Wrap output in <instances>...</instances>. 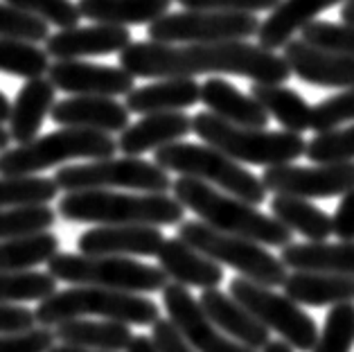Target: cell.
<instances>
[{
    "instance_id": "obj_52",
    "label": "cell",
    "mask_w": 354,
    "mask_h": 352,
    "mask_svg": "<svg viewBox=\"0 0 354 352\" xmlns=\"http://www.w3.org/2000/svg\"><path fill=\"white\" fill-rule=\"evenodd\" d=\"M50 352H106V350H91V348H80V346H68V343H62V346H53Z\"/></svg>"
},
{
    "instance_id": "obj_25",
    "label": "cell",
    "mask_w": 354,
    "mask_h": 352,
    "mask_svg": "<svg viewBox=\"0 0 354 352\" xmlns=\"http://www.w3.org/2000/svg\"><path fill=\"white\" fill-rule=\"evenodd\" d=\"M201 102L208 106L210 113L226 120L237 127L250 129H266L269 124V113L250 93H241L235 84H230L221 77H210L201 84Z\"/></svg>"
},
{
    "instance_id": "obj_2",
    "label": "cell",
    "mask_w": 354,
    "mask_h": 352,
    "mask_svg": "<svg viewBox=\"0 0 354 352\" xmlns=\"http://www.w3.org/2000/svg\"><path fill=\"white\" fill-rule=\"evenodd\" d=\"M171 192L185 210H192L203 224L217 228L221 233L239 235L275 248H284L293 242V233L287 226H282L273 214H264L255 205L214 190L210 183H203L198 178L178 176L171 183Z\"/></svg>"
},
{
    "instance_id": "obj_44",
    "label": "cell",
    "mask_w": 354,
    "mask_h": 352,
    "mask_svg": "<svg viewBox=\"0 0 354 352\" xmlns=\"http://www.w3.org/2000/svg\"><path fill=\"white\" fill-rule=\"evenodd\" d=\"M185 10L205 12H235V14H260L271 12L280 5V0H176Z\"/></svg>"
},
{
    "instance_id": "obj_13",
    "label": "cell",
    "mask_w": 354,
    "mask_h": 352,
    "mask_svg": "<svg viewBox=\"0 0 354 352\" xmlns=\"http://www.w3.org/2000/svg\"><path fill=\"white\" fill-rule=\"evenodd\" d=\"M266 192L300 196V199H332L343 196L354 187L352 163H325V165H275L266 167L260 176Z\"/></svg>"
},
{
    "instance_id": "obj_4",
    "label": "cell",
    "mask_w": 354,
    "mask_h": 352,
    "mask_svg": "<svg viewBox=\"0 0 354 352\" xmlns=\"http://www.w3.org/2000/svg\"><path fill=\"white\" fill-rule=\"evenodd\" d=\"M34 316L41 328H57L64 321L88 319V316H100L102 321L124 325H153L160 319V310L145 294L104 287H71L41 300Z\"/></svg>"
},
{
    "instance_id": "obj_35",
    "label": "cell",
    "mask_w": 354,
    "mask_h": 352,
    "mask_svg": "<svg viewBox=\"0 0 354 352\" xmlns=\"http://www.w3.org/2000/svg\"><path fill=\"white\" fill-rule=\"evenodd\" d=\"M48 53L37 48V43L0 37V73L37 80L48 73Z\"/></svg>"
},
{
    "instance_id": "obj_40",
    "label": "cell",
    "mask_w": 354,
    "mask_h": 352,
    "mask_svg": "<svg viewBox=\"0 0 354 352\" xmlns=\"http://www.w3.org/2000/svg\"><path fill=\"white\" fill-rule=\"evenodd\" d=\"M300 39L327 53L354 55V23L312 21L300 30Z\"/></svg>"
},
{
    "instance_id": "obj_37",
    "label": "cell",
    "mask_w": 354,
    "mask_h": 352,
    "mask_svg": "<svg viewBox=\"0 0 354 352\" xmlns=\"http://www.w3.org/2000/svg\"><path fill=\"white\" fill-rule=\"evenodd\" d=\"M57 224V212L50 205L0 208V239H16L48 233Z\"/></svg>"
},
{
    "instance_id": "obj_11",
    "label": "cell",
    "mask_w": 354,
    "mask_h": 352,
    "mask_svg": "<svg viewBox=\"0 0 354 352\" xmlns=\"http://www.w3.org/2000/svg\"><path fill=\"white\" fill-rule=\"evenodd\" d=\"M228 294L239 305H244L266 330L280 334V339L287 341L293 350L312 352L316 346V339L321 334L316 321L305 310H300V305L293 303L289 296L275 294L271 287H262L241 276L230 280Z\"/></svg>"
},
{
    "instance_id": "obj_18",
    "label": "cell",
    "mask_w": 354,
    "mask_h": 352,
    "mask_svg": "<svg viewBox=\"0 0 354 352\" xmlns=\"http://www.w3.org/2000/svg\"><path fill=\"white\" fill-rule=\"evenodd\" d=\"M127 46H131V32L122 25H88V28L59 30L46 39L48 57L64 62V59H84L102 55H120Z\"/></svg>"
},
{
    "instance_id": "obj_33",
    "label": "cell",
    "mask_w": 354,
    "mask_h": 352,
    "mask_svg": "<svg viewBox=\"0 0 354 352\" xmlns=\"http://www.w3.org/2000/svg\"><path fill=\"white\" fill-rule=\"evenodd\" d=\"M59 253V237L48 233H37L16 239H0V273L25 271L39 264H48Z\"/></svg>"
},
{
    "instance_id": "obj_50",
    "label": "cell",
    "mask_w": 354,
    "mask_h": 352,
    "mask_svg": "<svg viewBox=\"0 0 354 352\" xmlns=\"http://www.w3.org/2000/svg\"><path fill=\"white\" fill-rule=\"evenodd\" d=\"M260 352H296V350H293L287 341L278 339V341H269Z\"/></svg>"
},
{
    "instance_id": "obj_36",
    "label": "cell",
    "mask_w": 354,
    "mask_h": 352,
    "mask_svg": "<svg viewBox=\"0 0 354 352\" xmlns=\"http://www.w3.org/2000/svg\"><path fill=\"white\" fill-rule=\"evenodd\" d=\"M59 194L55 178L46 176H3L0 178V208L48 205Z\"/></svg>"
},
{
    "instance_id": "obj_26",
    "label": "cell",
    "mask_w": 354,
    "mask_h": 352,
    "mask_svg": "<svg viewBox=\"0 0 354 352\" xmlns=\"http://www.w3.org/2000/svg\"><path fill=\"white\" fill-rule=\"evenodd\" d=\"M55 84L48 77L28 80L21 86V91L16 93V100L12 102L10 129H7L12 136V142L25 145L37 138L43 120L55 106Z\"/></svg>"
},
{
    "instance_id": "obj_54",
    "label": "cell",
    "mask_w": 354,
    "mask_h": 352,
    "mask_svg": "<svg viewBox=\"0 0 354 352\" xmlns=\"http://www.w3.org/2000/svg\"><path fill=\"white\" fill-rule=\"evenodd\" d=\"M10 142H12V136H10V131L0 124V151H5L7 147H10Z\"/></svg>"
},
{
    "instance_id": "obj_42",
    "label": "cell",
    "mask_w": 354,
    "mask_h": 352,
    "mask_svg": "<svg viewBox=\"0 0 354 352\" xmlns=\"http://www.w3.org/2000/svg\"><path fill=\"white\" fill-rule=\"evenodd\" d=\"M345 122H354V89L341 91L336 95L323 100L321 104L312 106V124L309 129L316 133L334 131Z\"/></svg>"
},
{
    "instance_id": "obj_1",
    "label": "cell",
    "mask_w": 354,
    "mask_h": 352,
    "mask_svg": "<svg viewBox=\"0 0 354 352\" xmlns=\"http://www.w3.org/2000/svg\"><path fill=\"white\" fill-rule=\"evenodd\" d=\"M120 68L145 80L196 75H235L253 84H284L291 68L282 55L248 41L226 43H156L138 41L118 55Z\"/></svg>"
},
{
    "instance_id": "obj_47",
    "label": "cell",
    "mask_w": 354,
    "mask_h": 352,
    "mask_svg": "<svg viewBox=\"0 0 354 352\" xmlns=\"http://www.w3.org/2000/svg\"><path fill=\"white\" fill-rule=\"evenodd\" d=\"M37 328V316L21 305L0 303V334H23Z\"/></svg>"
},
{
    "instance_id": "obj_45",
    "label": "cell",
    "mask_w": 354,
    "mask_h": 352,
    "mask_svg": "<svg viewBox=\"0 0 354 352\" xmlns=\"http://www.w3.org/2000/svg\"><path fill=\"white\" fill-rule=\"evenodd\" d=\"M55 341V332L39 325L23 334H0V352H50Z\"/></svg>"
},
{
    "instance_id": "obj_32",
    "label": "cell",
    "mask_w": 354,
    "mask_h": 352,
    "mask_svg": "<svg viewBox=\"0 0 354 352\" xmlns=\"http://www.w3.org/2000/svg\"><path fill=\"white\" fill-rule=\"evenodd\" d=\"M271 212L282 226H287L291 233H300L309 242H327L332 235V217L309 199L275 194Z\"/></svg>"
},
{
    "instance_id": "obj_49",
    "label": "cell",
    "mask_w": 354,
    "mask_h": 352,
    "mask_svg": "<svg viewBox=\"0 0 354 352\" xmlns=\"http://www.w3.org/2000/svg\"><path fill=\"white\" fill-rule=\"evenodd\" d=\"M124 352H158V348H156V343H153V339L147 337V334H133V339Z\"/></svg>"
},
{
    "instance_id": "obj_29",
    "label": "cell",
    "mask_w": 354,
    "mask_h": 352,
    "mask_svg": "<svg viewBox=\"0 0 354 352\" xmlns=\"http://www.w3.org/2000/svg\"><path fill=\"white\" fill-rule=\"evenodd\" d=\"M174 0H80L82 19L106 25H145L169 12Z\"/></svg>"
},
{
    "instance_id": "obj_51",
    "label": "cell",
    "mask_w": 354,
    "mask_h": 352,
    "mask_svg": "<svg viewBox=\"0 0 354 352\" xmlns=\"http://www.w3.org/2000/svg\"><path fill=\"white\" fill-rule=\"evenodd\" d=\"M10 113H12V102L7 100L3 91H0V124L10 122Z\"/></svg>"
},
{
    "instance_id": "obj_24",
    "label": "cell",
    "mask_w": 354,
    "mask_h": 352,
    "mask_svg": "<svg viewBox=\"0 0 354 352\" xmlns=\"http://www.w3.org/2000/svg\"><path fill=\"white\" fill-rule=\"evenodd\" d=\"M201 102V84L192 77H167L156 80L153 84L133 89L124 100L129 113L151 115V113H169V111H183Z\"/></svg>"
},
{
    "instance_id": "obj_16",
    "label": "cell",
    "mask_w": 354,
    "mask_h": 352,
    "mask_svg": "<svg viewBox=\"0 0 354 352\" xmlns=\"http://www.w3.org/2000/svg\"><path fill=\"white\" fill-rule=\"evenodd\" d=\"M284 59L291 75L321 89H354V55L327 53L302 39H291L284 46Z\"/></svg>"
},
{
    "instance_id": "obj_10",
    "label": "cell",
    "mask_w": 354,
    "mask_h": 352,
    "mask_svg": "<svg viewBox=\"0 0 354 352\" xmlns=\"http://www.w3.org/2000/svg\"><path fill=\"white\" fill-rule=\"evenodd\" d=\"M55 183L64 192L120 187V190L167 194L174 181L169 178V172L156 163L142 160L140 156H111L82 165H66L55 174Z\"/></svg>"
},
{
    "instance_id": "obj_6",
    "label": "cell",
    "mask_w": 354,
    "mask_h": 352,
    "mask_svg": "<svg viewBox=\"0 0 354 352\" xmlns=\"http://www.w3.org/2000/svg\"><path fill=\"white\" fill-rule=\"evenodd\" d=\"M153 163L165 172H176L178 176L217 185L226 194L237 196L250 205H260L266 199V187L260 176H255L253 172L241 167V163L232 160L210 145L171 142L156 149Z\"/></svg>"
},
{
    "instance_id": "obj_8",
    "label": "cell",
    "mask_w": 354,
    "mask_h": 352,
    "mask_svg": "<svg viewBox=\"0 0 354 352\" xmlns=\"http://www.w3.org/2000/svg\"><path fill=\"white\" fill-rule=\"evenodd\" d=\"M48 273L75 287H104L131 294H156L167 285L160 267L120 255L57 253L48 262Z\"/></svg>"
},
{
    "instance_id": "obj_17",
    "label": "cell",
    "mask_w": 354,
    "mask_h": 352,
    "mask_svg": "<svg viewBox=\"0 0 354 352\" xmlns=\"http://www.w3.org/2000/svg\"><path fill=\"white\" fill-rule=\"evenodd\" d=\"M165 235L158 226L124 224L95 226L80 235L77 246L84 255H120V257H156Z\"/></svg>"
},
{
    "instance_id": "obj_30",
    "label": "cell",
    "mask_w": 354,
    "mask_h": 352,
    "mask_svg": "<svg viewBox=\"0 0 354 352\" xmlns=\"http://www.w3.org/2000/svg\"><path fill=\"white\" fill-rule=\"evenodd\" d=\"M55 337L68 343L91 350L106 352H124L133 339V332L124 323L115 321H91V319H73L64 321L55 328Z\"/></svg>"
},
{
    "instance_id": "obj_9",
    "label": "cell",
    "mask_w": 354,
    "mask_h": 352,
    "mask_svg": "<svg viewBox=\"0 0 354 352\" xmlns=\"http://www.w3.org/2000/svg\"><path fill=\"white\" fill-rule=\"evenodd\" d=\"M178 237L217 264H226L239 271L241 278L253 280L262 287H282L289 276L284 262L271 251H266L264 244L221 233L203 221H180Z\"/></svg>"
},
{
    "instance_id": "obj_12",
    "label": "cell",
    "mask_w": 354,
    "mask_h": 352,
    "mask_svg": "<svg viewBox=\"0 0 354 352\" xmlns=\"http://www.w3.org/2000/svg\"><path fill=\"white\" fill-rule=\"evenodd\" d=\"M260 19L255 14L187 10L165 14L149 23L147 34L156 43H226L257 37Z\"/></svg>"
},
{
    "instance_id": "obj_14",
    "label": "cell",
    "mask_w": 354,
    "mask_h": 352,
    "mask_svg": "<svg viewBox=\"0 0 354 352\" xmlns=\"http://www.w3.org/2000/svg\"><path fill=\"white\" fill-rule=\"evenodd\" d=\"M162 305L171 323L180 330L187 343L196 352H257L248 346H241L228 334H223L198 303V298L189 294V289L176 282H167L162 289Z\"/></svg>"
},
{
    "instance_id": "obj_28",
    "label": "cell",
    "mask_w": 354,
    "mask_h": 352,
    "mask_svg": "<svg viewBox=\"0 0 354 352\" xmlns=\"http://www.w3.org/2000/svg\"><path fill=\"white\" fill-rule=\"evenodd\" d=\"M284 267L293 271H321L354 278V242H307L282 248Z\"/></svg>"
},
{
    "instance_id": "obj_7",
    "label": "cell",
    "mask_w": 354,
    "mask_h": 352,
    "mask_svg": "<svg viewBox=\"0 0 354 352\" xmlns=\"http://www.w3.org/2000/svg\"><path fill=\"white\" fill-rule=\"evenodd\" d=\"M118 151V140L104 131L64 127L46 133L32 142L0 151V174L3 176H32L48 167L68 160H100L111 158Z\"/></svg>"
},
{
    "instance_id": "obj_48",
    "label": "cell",
    "mask_w": 354,
    "mask_h": 352,
    "mask_svg": "<svg viewBox=\"0 0 354 352\" xmlns=\"http://www.w3.org/2000/svg\"><path fill=\"white\" fill-rule=\"evenodd\" d=\"M332 235L343 242H354V187L341 196L332 214Z\"/></svg>"
},
{
    "instance_id": "obj_34",
    "label": "cell",
    "mask_w": 354,
    "mask_h": 352,
    "mask_svg": "<svg viewBox=\"0 0 354 352\" xmlns=\"http://www.w3.org/2000/svg\"><path fill=\"white\" fill-rule=\"evenodd\" d=\"M57 278L53 273H43L34 269L25 271H5L0 273V303L19 305L32 300H46L57 294Z\"/></svg>"
},
{
    "instance_id": "obj_31",
    "label": "cell",
    "mask_w": 354,
    "mask_h": 352,
    "mask_svg": "<svg viewBox=\"0 0 354 352\" xmlns=\"http://www.w3.org/2000/svg\"><path fill=\"white\" fill-rule=\"evenodd\" d=\"M250 98H255L269 115L282 124L284 131L302 133L312 124V106L298 91L282 84H253Z\"/></svg>"
},
{
    "instance_id": "obj_3",
    "label": "cell",
    "mask_w": 354,
    "mask_h": 352,
    "mask_svg": "<svg viewBox=\"0 0 354 352\" xmlns=\"http://www.w3.org/2000/svg\"><path fill=\"white\" fill-rule=\"evenodd\" d=\"M57 214L73 224L97 226H174L183 221L185 208L174 196L153 192H113V190H82L66 192L59 201Z\"/></svg>"
},
{
    "instance_id": "obj_23",
    "label": "cell",
    "mask_w": 354,
    "mask_h": 352,
    "mask_svg": "<svg viewBox=\"0 0 354 352\" xmlns=\"http://www.w3.org/2000/svg\"><path fill=\"white\" fill-rule=\"evenodd\" d=\"M341 3H348V0H280V5L271 10V16H266L260 23L257 41L262 48L273 50V53L284 50V46L293 39V34L316 21L318 14Z\"/></svg>"
},
{
    "instance_id": "obj_19",
    "label": "cell",
    "mask_w": 354,
    "mask_h": 352,
    "mask_svg": "<svg viewBox=\"0 0 354 352\" xmlns=\"http://www.w3.org/2000/svg\"><path fill=\"white\" fill-rule=\"evenodd\" d=\"M50 118L62 127L104 133H122L129 127V109L115 98L104 95H73L55 102Z\"/></svg>"
},
{
    "instance_id": "obj_20",
    "label": "cell",
    "mask_w": 354,
    "mask_h": 352,
    "mask_svg": "<svg viewBox=\"0 0 354 352\" xmlns=\"http://www.w3.org/2000/svg\"><path fill=\"white\" fill-rule=\"evenodd\" d=\"M158 267L167 276V280L183 287L198 289H217L223 282L221 264L210 260L208 255L196 251L185 244L180 237L165 239V244L158 251Z\"/></svg>"
},
{
    "instance_id": "obj_15",
    "label": "cell",
    "mask_w": 354,
    "mask_h": 352,
    "mask_svg": "<svg viewBox=\"0 0 354 352\" xmlns=\"http://www.w3.org/2000/svg\"><path fill=\"white\" fill-rule=\"evenodd\" d=\"M48 80L55 89L71 95H104L118 98L133 91V75L120 66H102L82 62V59H64L48 68Z\"/></svg>"
},
{
    "instance_id": "obj_43",
    "label": "cell",
    "mask_w": 354,
    "mask_h": 352,
    "mask_svg": "<svg viewBox=\"0 0 354 352\" xmlns=\"http://www.w3.org/2000/svg\"><path fill=\"white\" fill-rule=\"evenodd\" d=\"M0 37L39 43L46 41L50 37V32L46 21H41L28 12L16 10V7L7 3H0Z\"/></svg>"
},
{
    "instance_id": "obj_27",
    "label": "cell",
    "mask_w": 354,
    "mask_h": 352,
    "mask_svg": "<svg viewBox=\"0 0 354 352\" xmlns=\"http://www.w3.org/2000/svg\"><path fill=\"white\" fill-rule=\"evenodd\" d=\"M284 296L309 307L354 303V278L321 271H293L284 280Z\"/></svg>"
},
{
    "instance_id": "obj_22",
    "label": "cell",
    "mask_w": 354,
    "mask_h": 352,
    "mask_svg": "<svg viewBox=\"0 0 354 352\" xmlns=\"http://www.w3.org/2000/svg\"><path fill=\"white\" fill-rule=\"evenodd\" d=\"M189 131H192V118L183 111L142 115V120L129 124L120 133L118 149L124 156H140L145 151H156L165 145L183 140Z\"/></svg>"
},
{
    "instance_id": "obj_53",
    "label": "cell",
    "mask_w": 354,
    "mask_h": 352,
    "mask_svg": "<svg viewBox=\"0 0 354 352\" xmlns=\"http://www.w3.org/2000/svg\"><path fill=\"white\" fill-rule=\"evenodd\" d=\"M341 19L343 23H354V0H348L341 7Z\"/></svg>"
},
{
    "instance_id": "obj_38",
    "label": "cell",
    "mask_w": 354,
    "mask_h": 352,
    "mask_svg": "<svg viewBox=\"0 0 354 352\" xmlns=\"http://www.w3.org/2000/svg\"><path fill=\"white\" fill-rule=\"evenodd\" d=\"M354 348V303L332 305L312 352H352Z\"/></svg>"
},
{
    "instance_id": "obj_5",
    "label": "cell",
    "mask_w": 354,
    "mask_h": 352,
    "mask_svg": "<svg viewBox=\"0 0 354 352\" xmlns=\"http://www.w3.org/2000/svg\"><path fill=\"white\" fill-rule=\"evenodd\" d=\"M192 131L205 145L223 151L232 160L260 167L289 165L305 156L307 147L302 133H291L284 129L269 131V129L237 127L217 118L210 111H203L192 118Z\"/></svg>"
},
{
    "instance_id": "obj_46",
    "label": "cell",
    "mask_w": 354,
    "mask_h": 352,
    "mask_svg": "<svg viewBox=\"0 0 354 352\" xmlns=\"http://www.w3.org/2000/svg\"><path fill=\"white\" fill-rule=\"evenodd\" d=\"M151 339L156 343L158 352H196L192 346L187 343V339L180 334V330L176 328L171 319H160L151 325Z\"/></svg>"
},
{
    "instance_id": "obj_41",
    "label": "cell",
    "mask_w": 354,
    "mask_h": 352,
    "mask_svg": "<svg viewBox=\"0 0 354 352\" xmlns=\"http://www.w3.org/2000/svg\"><path fill=\"white\" fill-rule=\"evenodd\" d=\"M5 3L37 16V19L46 21L48 25H55L59 30L77 28V23L82 19L80 7L73 0H5Z\"/></svg>"
},
{
    "instance_id": "obj_21",
    "label": "cell",
    "mask_w": 354,
    "mask_h": 352,
    "mask_svg": "<svg viewBox=\"0 0 354 352\" xmlns=\"http://www.w3.org/2000/svg\"><path fill=\"white\" fill-rule=\"evenodd\" d=\"M198 303L210 316L212 323L217 328L228 334L230 339H235L241 346H248L260 352L266 343H269V330L250 314L244 305H239L230 294H223L217 289H203V294L198 296Z\"/></svg>"
},
{
    "instance_id": "obj_39",
    "label": "cell",
    "mask_w": 354,
    "mask_h": 352,
    "mask_svg": "<svg viewBox=\"0 0 354 352\" xmlns=\"http://www.w3.org/2000/svg\"><path fill=\"white\" fill-rule=\"evenodd\" d=\"M305 156L314 165H325V163H352L354 160V124L345 129H334V131L316 133L307 142Z\"/></svg>"
}]
</instances>
